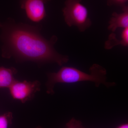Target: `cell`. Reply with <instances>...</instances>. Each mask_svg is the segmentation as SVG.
Here are the masks:
<instances>
[{"instance_id":"obj_7","label":"cell","mask_w":128,"mask_h":128,"mask_svg":"<svg viewBox=\"0 0 128 128\" xmlns=\"http://www.w3.org/2000/svg\"><path fill=\"white\" fill-rule=\"evenodd\" d=\"M17 70L14 67H0V88H9L16 80L14 76Z\"/></svg>"},{"instance_id":"obj_6","label":"cell","mask_w":128,"mask_h":128,"mask_svg":"<svg viewBox=\"0 0 128 128\" xmlns=\"http://www.w3.org/2000/svg\"><path fill=\"white\" fill-rule=\"evenodd\" d=\"M122 8L121 13L113 12L108 22V29L114 32L118 28H123L128 27V6L125 5Z\"/></svg>"},{"instance_id":"obj_2","label":"cell","mask_w":128,"mask_h":128,"mask_svg":"<svg viewBox=\"0 0 128 128\" xmlns=\"http://www.w3.org/2000/svg\"><path fill=\"white\" fill-rule=\"evenodd\" d=\"M90 74H88L78 69L70 66H63L58 72L48 74L46 84L47 93L54 94V88L57 83H70L84 81H90L95 83L96 87L101 84L107 88L115 86L114 82L107 81V72L103 66L94 64L89 68Z\"/></svg>"},{"instance_id":"obj_12","label":"cell","mask_w":128,"mask_h":128,"mask_svg":"<svg viewBox=\"0 0 128 128\" xmlns=\"http://www.w3.org/2000/svg\"><path fill=\"white\" fill-rule=\"evenodd\" d=\"M116 128H128V123L122 124L118 126Z\"/></svg>"},{"instance_id":"obj_3","label":"cell","mask_w":128,"mask_h":128,"mask_svg":"<svg viewBox=\"0 0 128 128\" xmlns=\"http://www.w3.org/2000/svg\"><path fill=\"white\" fill-rule=\"evenodd\" d=\"M63 9L64 20L69 27L75 26L80 32H84L92 25L88 17V10L82 0H66Z\"/></svg>"},{"instance_id":"obj_5","label":"cell","mask_w":128,"mask_h":128,"mask_svg":"<svg viewBox=\"0 0 128 128\" xmlns=\"http://www.w3.org/2000/svg\"><path fill=\"white\" fill-rule=\"evenodd\" d=\"M51 0H20L21 8L25 10L30 20L34 22H41L46 17L45 5Z\"/></svg>"},{"instance_id":"obj_9","label":"cell","mask_w":128,"mask_h":128,"mask_svg":"<svg viewBox=\"0 0 128 128\" xmlns=\"http://www.w3.org/2000/svg\"><path fill=\"white\" fill-rule=\"evenodd\" d=\"M12 119V114L10 112L0 116V128H8Z\"/></svg>"},{"instance_id":"obj_11","label":"cell","mask_w":128,"mask_h":128,"mask_svg":"<svg viewBox=\"0 0 128 128\" xmlns=\"http://www.w3.org/2000/svg\"><path fill=\"white\" fill-rule=\"evenodd\" d=\"M128 0H107V4L109 6H116L123 7Z\"/></svg>"},{"instance_id":"obj_1","label":"cell","mask_w":128,"mask_h":128,"mask_svg":"<svg viewBox=\"0 0 128 128\" xmlns=\"http://www.w3.org/2000/svg\"><path fill=\"white\" fill-rule=\"evenodd\" d=\"M2 57H13L19 61H31L38 64L55 63L60 66L68 61L69 57L56 50L54 46L58 38L54 35L49 40L41 34L42 26L16 23L9 18L0 22Z\"/></svg>"},{"instance_id":"obj_4","label":"cell","mask_w":128,"mask_h":128,"mask_svg":"<svg viewBox=\"0 0 128 128\" xmlns=\"http://www.w3.org/2000/svg\"><path fill=\"white\" fill-rule=\"evenodd\" d=\"M40 86L38 80L20 82L16 80L9 89L12 98L24 103L32 99L37 92L40 90Z\"/></svg>"},{"instance_id":"obj_10","label":"cell","mask_w":128,"mask_h":128,"mask_svg":"<svg viewBox=\"0 0 128 128\" xmlns=\"http://www.w3.org/2000/svg\"><path fill=\"white\" fill-rule=\"evenodd\" d=\"M66 128H85L80 121L76 120L74 118H72L66 124Z\"/></svg>"},{"instance_id":"obj_8","label":"cell","mask_w":128,"mask_h":128,"mask_svg":"<svg viewBox=\"0 0 128 128\" xmlns=\"http://www.w3.org/2000/svg\"><path fill=\"white\" fill-rule=\"evenodd\" d=\"M121 40L118 39L116 34L112 32L109 35L108 39L105 42L104 48L110 50L117 45H121L127 47L128 46V27L124 28L121 34Z\"/></svg>"}]
</instances>
